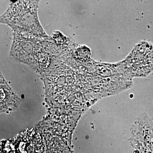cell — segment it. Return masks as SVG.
Wrapping results in <instances>:
<instances>
[{
  "mask_svg": "<svg viewBox=\"0 0 153 153\" xmlns=\"http://www.w3.org/2000/svg\"><path fill=\"white\" fill-rule=\"evenodd\" d=\"M39 2V1H18L11 3L0 16V23L8 25L13 31L49 38L38 18Z\"/></svg>",
  "mask_w": 153,
  "mask_h": 153,
  "instance_id": "obj_1",
  "label": "cell"
},
{
  "mask_svg": "<svg viewBox=\"0 0 153 153\" xmlns=\"http://www.w3.org/2000/svg\"><path fill=\"white\" fill-rule=\"evenodd\" d=\"M43 38L21 31H13V42L10 56L16 61L37 68L42 59Z\"/></svg>",
  "mask_w": 153,
  "mask_h": 153,
  "instance_id": "obj_2",
  "label": "cell"
},
{
  "mask_svg": "<svg viewBox=\"0 0 153 153\" xmlns=\"http://www.w3.org/2000/svg\"><path fill=\"white\" fill-rule=\"evenodd\" d=\"M21 99L14 92L0 71V113L16 110Z\"/></svg>",
  "mask_w": 153,
  "mask_h": 153,
  "instance_id": "obj_3",
  "label": "cell"
}]
</instances>
